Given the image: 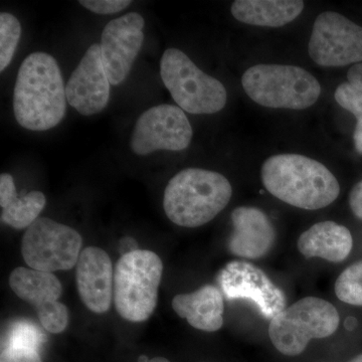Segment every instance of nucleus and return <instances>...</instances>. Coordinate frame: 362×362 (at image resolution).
<instances>
[{"mask_svg": "<svg viewBox=\"0 0 362 362\" xmlns=\"http://www.w3.org/2000/svg\"><path fill=\"white\" fill-rule=\"evenodd\" d=\"M66 86L56 59L33 52L18 70L13 90V113L21 127L47 131L63 120L66 111Z\"/></svg>", "mask_w": 362, "mask_h": 362, "instance_id": "nucleus-1", "label": "nucleus"}, {"mask_svg": "<svg viewBox=\"0 0 362 362\" xmlns=\"http://www.w3.org/2000/svg\"><path fill=\"white\" fill-rule=\"evenodd\" d=\"M264 187L280 201L307 211H316L337 201L338 180L320 162L299 156L269 157L261 170Z\"/></svg>", "mask_w": 362, "mask_h": 362, "instance_id": "nucleus-2", "label": "nucleus"}, {"mask_svg": "<svg viewBox=\"0 0 362 362\" xmlns=\"http://www.w3.org/2000/svg\"><path fill=\"white\" fill-rule=\"evenodd\" d=\"M230 181L202 168L181 170L164 190L163 207L169 220L183 228H199L213 221L232 199Z\"/></svg>", "mask_w": 362, "mask_h": 362, "instance_id": "nucleus-3", "label": "nucleus"}, {"mask_svg": "<svg viewBox=\"0 0 362 362\" xmlns=\"http://www.w3.org/2000/svg\"><path fill=\"white\" fill-rule=\"evenodd\" d=\"M163 264L148 250L126 252L114 270V303L119 315L143 322L156 310Z\"/></svg>", "mask_w": 362, "mask_h": 362, "instance_id": "nucleus-4", "label": "nucleus"}, {"mask_svg": "<svg viewBox=\"0 0 362 362\" xmlns=\"http://www.w3.org/2000/svg\"><path fill=\"white\" fill-rule=\"evenodd\" d=\"M242 85L255 103L274 109L304 110L315 104L321 94L317 78L295 66H251L243 75Z\"/></svg>", "mask_w": 362, "mask_h": 362, "instance_id": "nucleus-5", "label": "nucleus"}, {"mask_svg": "<svg viewBox=\"0 0 362 362\" xmlns=\"http://www.w3.org/2000/svg\"><path fill=\"white\" fill-rule=\"evenodd\" d=\"M339 322V313L330 302L306 297L272 319L269 337L280 354L297 356L303 354L311 340L331 337Z\"/></svg>", "mask_w": 362, "mask_h": 362, "instance_id": "nucleus-6", "label": "nucleus"}, {"mask_svg": "<svg viewBox=\"0 0 362 362\" xmlns=\"http://www.w3.org/2000/svg\"><path fill=\"white\" fill-rule=\"evenodd\" d=\"M160 75L171 97L183 111L202 115L218 113L225 108L228 92L223 83L204 73L180 49L164 52Z\"/></svg>", "mask_w": 362, "mask_h": 362, "instance_id": "nucleus-7", "label": "nucleus"}, {"mask_svg": "<svg viewBox=\"0 0 362 362\" xmlns=\"http://www.w3.org/2000/svg\"><path fill=\"white\" fill-rule=\"evenodd\" d=\"M83 239L71 226L39 218L28 226L21 240V255L28 268L54 273L77 265Z\"/></svg>", "mask_w": 362, "mask_h": 362, "instance_id": "nucleus-8", "label": "nucleus"}, {"mask_svg": "<svg viewBox=\"0 0 362 362\" xmlns=\"http://www.w3.org/2000/svg\"><path fill=\"white\" fill-rule=\"evenodd\" d=\"M309 54L321 66H345L362 62V26L334 11L319 14L314 21Z\"/></svg>", "mask_w": 362, "mask_h": 362, "instance_id": "nucleus-9", "label": "nucleus"}, {"mask_svg": "<svg viewBox=\"0 0 362 362\" xmlns=\"http://www.w3.org/2000/svg\"><path fill=\"white\" fill-rule=\"evenodd\" d=\"M192 139V125L182 109L163 104L140 115L131 136L130 146L137 156H148L159 150L187 149Z\"/></svg>", "mask_w": 362, "mask_h": 362, "instance_id": "nucleus-10", "label": "nucleus"}, {"mask_svg": "<svg viewBox=\"0 0 362 362\" xmlns=\"http://www.w3.org/2000/svg\"><path fill=\"white\" fill-rule=\"evenodd\" d=\"M141 14L130 13L107 23L101 35V59L111 85H119L129 75L144 40Z\"/></svg>", "mask_w": 362, "mask_h": 362, "instance_id": "nucleus-11", "label": "nucleus"}, {"mask_svg": "<svg viewBox=\"0 0 362 362\" xmlns=\"http://www.w3.org/2000/svg\"><path fill=\"white\" fill-rule=\"evenodd\" d=\"M218 281L228 300H249L270 320L285 309L284 293L265 272L251 263L237 261L228 264L221 272Z\"/></svg>", "mask_w": 362, "mask_h": 362, "instance_id": "nucleus-12", "label": "nucleus"}, {"mask_svg": "<svg viewBox=\"0 0 362 362\" xmlns=\"http://www.w3.org/2000/svg\"><path fill=\"white\" fill-rule=\"evenodd\" d=\"M110 86L102 63L100 45L94 44L71 74L66 86V100L81 115H95L108 105Z\"/></svg>", "mask_w": 362, "mask_h": 362, "instance_id": "nucleus-13", "label": "nucleus"}, {"mask_svg": "<svg viewBox=\"0 0 362 362\" xmlns=\"http://www.w3.org/2000/svg\"><path fill=\"white\" fill-rule=\"evenodd\" d=\"M76 270L78 295L94 313H106L114 299L113 264L109 255L97 247L81 252Z\"/></svg>", "mask_w": 362, "mask_h": 362, "instance_id": "nucleus-14", "label": "nucleus"}, {"mask_svg": "<svg viewBox=\"0 0 362 362\" xmlns=\"http://www.w3.org/2000/svg\"><path fill=\"white\" fill-rule=\"evenodd\" d=\"M233 232L228 250L240 258L256 259L266 256L276 240V230L261 209L240 206L232 213Z\"/></svg>", "mask_w": 362, "mask_h": 362, "instance_id": "nucleus-15", "label": "nucleus"}, {"mask_svg": "<svg viewBox=\"0 0 362 362\" xmlns=\"http://www.w3.org/2000/svg\"><path fill=\"white\" fill-rule=\"evenodd\" d=\"M173 308L181 318L195 328L216 332L223 325V297L216 286L206 285L197 291L176 295Z\"/></svg>", "mask_w": 362, "mask_h": 362, "instance_id": "nucleus-16", "label": "nucleus"}, {"mask_svg": "<svg viewBox=\"0 0 362 362\" xmlns=\"http://www.w3.org/2000/svg\"><path fill=\"white\" fill-rule=\"evenodd\" d=\"M354 239L349 228L334 223L321 221L302 233L297 247L307 259L320 258L339 263L349 256Z\"/></svg>", "mask_w": 362, "mask_h": 362, "instance_id": "nucleus-17", "label": "nucleus"}, {"mask_svg": "<svg viewBox=\"0 0 362 362\" xmlns=\"http://www.w3.org/2000/svg\"><path fill=\"white\" fill-rule=\"evenodd\" d=\"M303 9L301 0H237L230 13L246 25L281 28L296 20Z\"/></svg>", "mask_w": 362, "mask_h": 362, "instance_id": "nucleus-18", "label": "nucleus"}, {"mask_svg": "<svg viewBox=\"0 0 362 362\" xmlns=\"http://www.w3.org/2000/svg\"><path fill=\"white\" fill-rule=\"evenodd\" d=\"M9 285L16 296L35 309L59 301L63 292L61 282L54 274L23 267L11 272Z\"/></svg>", "mask_w": 362, "mask_h": 362, "instance_id": "nucleus-19", "label": "nucleus"}, {"mask_svg": "<svg viewBox=\"0 0 362 362\" xmlns=\"http://www.w3.org/2000/svg\"><path fill=\"white\" fill-rule=\"evenodd\" d=\"M45 204V194L37 190L28 192L23 197L18 194L2 209L1 221L16 230L28 228L39 218Z\"/></svg>", "mask_w": 362, "mask_h": 362, "instance_id": "nucleus-20", "label": "nucleus"}, {"mask_svg": "<svg viewBox=\"0 0 362 362\" xmlns=\"http://www.w3.org/2000/svg\"><path fill=\"white\" fill-rule=\"evenodd\" d=\"M21 35L20 21L8 13L0 14V71L13 61Z\"/></svg>", "mask_w": 362, "mask_h": 362, "instance_id": "nucleus-21", "label": "nucleus"}, {"mask_svg": "<svg viewBox=\"0 0 362 362\" xmlns=\"http://www.w3.org/2000/svg\"><path fill=\"white\" fill-rule=\"evenodd\" d=\"M335 293L340 301L362 306V262L349 266L335 283Z\"/></svg>", "mask_w": 362, "mask_h": 362, "instance_id": "nucleus-22", "label": "nucleus"}, {"mask_svg": "<svg viewBox=\"0 0 362 362\" xmlns=\"http://www.w3.org/2000/svg\"><path fill=\"white\" fill-rule=\"evenodd\" d=\"M335 101L345 110L356 117L357 124L354 139L358 153L362 154V93L349 83L338 86L334 94Z\"/></svg>", "mask_w": 362, "mask_h": 362, "instance_id": "nucleus-23", "label": "nucleus"}, {"mask_svg": "<svg viewBox=\"0 0 362 362\" xmlns=\"http://www.w3.org/2000/svg\"><path fill=\"white\" fill-rule=\"evenodd\" d=\"M45 337L37 326L28 321H16L9 328L6 346L11 349H30L39 351Z\"/></svg>", "mask_w": 362, "mask_h": 362, "instance_id": "nucleus-24", "label": "nucleus"}, {"mask_svg": "<svg viewBox=\"0 0 362 362\" xmlns=\"http://www.w3.org/2000/svg\"><path fill=\"white\" fill-rule=\"evenodd\" d=\"M37 317L47 332L59 334L69 325V310L61 302H52L37 309Z\"/></svg>", "mask_w": 362, "mask_h": 362, "instance_id": "nucleus-25", "label": "nucleus"}, {"mask_svg": "<svg viewBox=\"0 0 362 362\" xmlns=\"http://www.w3.org/2000/svg\"><path fill=\"white\" fill-rule=\"evenodd\" d=\"M78 4L94 13L114 14L127 8L132 1L130 0H81Z\"/></svg>", "mask_w": 362, "mask_h": 362, "instance_id": "nucleus-26", "label": "nucleus"}, {"mask_svg": "<svg viewBox=\"0 0 362 362\" xmlns=\"http://www.w3.org/2000/svg\"><path fill=\"white\" fill-rule=\"evenodd\" d=\"M0 362H42L39 351L4 347Z\"/></svg>", "mask_w": 362, "mask_h": 362, "instance_id": "nucleus-27", "label": "nucleus"}, {"mask_svg": "<svg viewBox=\"0 0 362 362\" xmlns=\"http://www.w3.org/2000/svg\"><path fill=\"white\" fill-rule=\"evenodd\" d=\"M18 195L13 176L2 173L0 176V206L4 209Z\"/></svg>", "mask_w": 362, "mask_h": 362, "instance_id": "nucleus-28", "label": "nucleus"}, {"mask_svg": "<svg viewBox=\"0 0 362 362\" xmlns=\"http://www.w3.org/2000/svg\"><path fill=\"white\" fill-rule=\"evenodd\" d=\"M349 206L357 218L362 220V180L352 188L349 194Z\"/></svg>", "mask_w": 362, "mask_h": 362, "instance_id": "nucleus-29", "label": "nucleus"}, {"mask_svg": "<svg viewBox=\"0 0 362 362\" xmlns=\"http://www.w3.org/2000/svg\"><path fill=\"white\" fill-rule=\"evenodd\" d=\"M347 78L350 85L362 93V63L356 64L349 69Z\"/></svg>", "mask_w": 362, "mask_h": 362, "instance_id": "nucleus-30", "label": "nucleus"}, {"mask_svg": "<svg viewBox=\"0 0 362 362\" xmlns=\"http://www.w3.org/2000/svg\"><path fill=\"white\" fill-rule=\"evenodd\" d=\"M147 362H170L168 359L164 358V357H154V358L150 359Z\"/></svg>", "mask_w": 362, "mask_h": 362, "instance_id": "nucleus-31", "label": "nucleus"}, {"mask_svg": "<svg viewBox=\"0 0 362 362\" xmlns=\"http://www.w3.org/2000/svg\"><path fill=\"white\" fill-rule=\"evenodd\" d=\"M350 362H362V354L361 356H356V358L352 359Z\"/></svg>", "mask_w": 362, "mask_h": 362, "instance_id": "nucleus-32", "label": "nucleus"}]
</instances>
